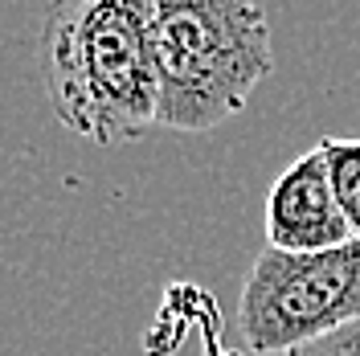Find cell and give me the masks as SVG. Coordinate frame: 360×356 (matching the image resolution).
I'll return each mask as SVG.
<instances>
[{"label":"cell","mask_w":360,"mask_h":356,"mask_svg":"<svg viewBox=\"0 0 360 356\" xmlns=\"http://www.w3.org/2000/svg\"><path fill=\"white\" fill-rule=\"evenodd\" d=\"M156 127L213 132L246 111L274 70L258 0H152Z\"/></svg>","instance_id":"2"},{"label":"cell","mask_w":360,"mask_h":356,"mask_svg":"<svg viewBox=\"0 0 360 356\" xmlns=\"http://www.w3.org/2000/svg\"><path fill=\"white\" fill-rule=\"evenodd\" d=\"M360 319V238L328 250L266 246L246 274L238 328L250 352H291Z\"/></svg>","instance_id":"3"},{"label":"cell","mask_w":360,"mask_h":356,"mask_svg":"<svg viewBox=\"0 0 360 356\" xmlns=\"http://www.w3.org/2000/svg\"><path fill=\"white\" fill-rule=\"evenodd\" d=\"M323 160H328V177H332V189H336V201L344 209V217L352 225V234L360 238V139H319L315 144Z\"/></svg>","instance_id":"5"},{"label":"cell","mask_w":360,"mask_h":356,"mask_svg":"<svg viewBox=\"0 0 360 356\" xmlns=\"http://www.w3.org/2000/svg\"><path fill=\"white\" fill-rule=\"evenodd\" d=\"M37 53L66 132L119 148L156 127L152 0H49Z\"/></svg>","instance_id":"1"},{"label":"cell","mask_w":360,"mask_h":356,"mask_svg":"<svg viewBox=\"0 0 360 356\" xmlns=\"http://www.w3.org/2000/svg\"><path fill=\"white\" fill-rule=\"evenodd\" d=\"M287 356H360V319H352V324H344V328H336V332H328V336H319L311 344H299Z\"/></svg>","instance_id":"6"},{"label":"cell","mask_w":360,"mask_h":356,"mask_svg":"<svg viewBox=\"0 0 360 356\" xmlns=\"http://www.w3.org/2000/svg\"><path fill=\"white\" fill-rule=\"evenodd\" d=\"M356 238L344 217L319 148L303 152L266 193V246L274 250H328Z\"/></svg>","instance_id":"4"}]
</instances>
